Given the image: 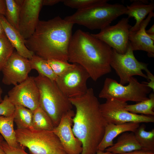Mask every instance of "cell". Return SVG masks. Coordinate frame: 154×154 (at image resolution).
<instances>
[{
    "label": "cell",
    "mask_w": 154,
    "mask_h": 154,
    "mask_svg": "<svg viewBox=\"0 0 154 154\" xmlns=\"http://www.w3.org/2000/svg\"><path fill=\"white\" fill-rule=\"evenodd\" d=\"M126 7L127 10L125 14L128 15L129 18L133 17L136 20L135 24L131 27L129 30L133 31L138 29L146 16L153 12L154 3L153 1L149 3L146 1L136 0L133 1L131 4Z\"/></svg>",
    "instance_id": "obj_19"
},
{
    "label": "cell",
    "mask_w": 154,
    "mask_h": 154,
    "mask_svg": "<svg viewBox=\"0 0 154 154\" xmlns=\"http://www.w3.org/2000/svg\"><path fill=\"white\" fill-rule=\"evenodd\" d=\"M3 93V90L0 86V103L3 100L2 98V94Z\"/></svg>",
    "instance_id": "obj_40"
},
{
    "label": "cell",
    "mask_w": 154,
    "mask_h": 154,
    "mask_svg": "<svg viewBox=\"0 0 154 154\" xmlns=\"http://www.w3.org/2000/svg\"><path fill=\"white\" fill-rule=\"evenodd\" d=\"M148 64L139 61L136 58L129 42L127 49L123 54L119 53L112 49L110 65L115 70L120 78L121 84L128 83L134 76L143 77L148 80L147 77L143 72L148 71Z\"/></svg>",
    "instance_id": "obj_8"
},
{
    "label": "cell",
    "mask_w": 154,
    "mask_h": 154,
    "mask_svg": "<svg viewBox=\"0 0 154 154\" xmlns=\"http://www.w3.org/2000/svg\"><path fill=\"white\" fill-rule=\"evenodd\" d=\"M75 114L71 110L64 114L52 131L58 138L67 154H81L82 151V144L75 136L72 129Z\"/></svg>",
    "instance_id": "obj_14"
},
{
    "label": "cell",
    "mask_w": 154,
    "mask_h": 154,
    "mask_svg": "<svg viewBox=\"0 0 154 154\" xmlns=\"http://www.w3.org/2000/svg\"><path fill=\"white\" fill-rule=\"evenodd\" d=\"M69 99L76 108L72 129L82 144L81 154H96L108 124L101 113L99 102L92 88L80 96Z\"/></svg>",
    "instance_id": "obj_1"
},
{
    "label": "cell",
    "mask_w": 154,
    "mask_h": 154,
    "mask_svg": "<svg viewBox=\"0 0 154 154\" xmlns=\"http://www.w3.org/2000/svg\"><path fill=\"white\" fill-rule=\"evenodd\" d=\"M32 69L36 70L38 74L55 81L57 76L54 73L47 60L34 54L29 59Z\"/></svg>",
    "instance_id": "obj_25"
},
{
    "label": "cell",
    "mask_w": 154,
    "mask_h": 154,
    "mask_svg": "<svg viewBox=\"0 0 154 154\" xmlns=\"http://www.w3.org/2000/svg\"><path fill=\"white\" fill-rule=\"evenodd\" d=\"M3 137L0 135V141L3 140Z\"/></svg>",
    "instance_id": "obj_42"
},
{
    "label": "cell",
    "mask_w": 154,
    "mask_h": 154,
    "mask_svg": "<svg viewBox=\"0 0 154 154\" xmlns=\"http://www.w3.org/2000/svg\"><path fill=\"white\" fill-rule=\"evenodd\" d=\"M14 122L13 114L9 116H0V133L9 146L24 149L17 141Z\"/></svg>",
    "instance_id": "obj_21"
},
{
    "label": "cell",
    "mask_w": 154,
    "mask_h": 154,
    "mask_svg": "<svg viewBox=\"0 0 154 154\" xmlns=\"http://www.w3.org/2000/svg\"><path fill=\"white\" fill-rule=\"evenodd\" d=\"M15 131L17 142L31 154H67L52 131L17 129Z\"/></svg>",
    "instance_id": "obj_6"
},
{
    "label": "cell",
    "mask_w": 154,
    "mask_h": 154,
    "mask_svg": "<svg viewBox=\"0 0 154 154\" xmlns=\"http://www.w3.org/2000/svg\"><path fill=\"white\" fill-rule=\"evenodd\" d=\"M74 24L59 16L39 20L33 34L25 40L27 48L46 60L68 62V52Z\"/></svg>",
    "instance_id": "obj_2"
},
{
    "label": "cell",
    "mask_w": 154,
    "mask_h": 154,
    "mask_svg": "<svg viewBox=\"0 0 154 154\" xmlns=\"http://www.w3.org/2000/svg\"><path fill=\"white\" fill-rule=\"evenodd\" d=\"M154 16L153 12L150 13L140 25L138 29L129 31V40L132 50H142L147 52L150 57L154 56V35L147 34L146 28Z\"/></svg>",
    "instance_id": "obj_16"
},
{
    "label": "cell",
    "mask_w": 154,
    "mask_h": 154,
    "mask_svg": "<svg viewBox=\"0 0 154 154\" xmlns=\"http://www.w3.org/2000/svg\"><path fill=\"white\" fill-rule=\"evenodd\" d=\"M23 0H5V17L8 22L18 30L19 19Z\"/></svg>",
    "instance_id": "obj_26"
},
{
    "label": "cell",
    "mask_w": 154,
    "mask_h": 154,
    "mask_svg": "<svg viewBox=\"0 0 154 154\" xmlns=\"http://www.w3.org/2000/svg\"><path fill=\"white\" fill-rule=\"evenodd\" d=\"M73 66L55 81L62 93L69 98L80 96L87 92V82L90 78L87 71L80 65Z\"/></svg>",
    "instance_id": "obj_10"
},
{
    "label": "cell",
    "mask_w": 154,
    "mask_h": 154,
    "mask_svg": "<svg viewBox=\"0 0 154 154\" xmlns=\"http://www.w3.org/2000/svg\"><path fill=\"white\" fill-rule=\"evenodd\" d=\"M47 61L53 72L57 77L64 74L74 65L73 63L70 64L68 62L57 59H50Z\"/></svg>",
    "instance_id": "obj_30"
},
{
    "label": "cell",
    "mask_w": 154,
    "mask_h": 154,
    "mask_svg": "<svg viewBox=\"0 0 154 154\" xmlns=\"http://www.w3.org/2000/svg\"><path fill=\"white\" fill-rule=\"evenodd\" d=\"M0 154H6L2 149L0 143Z\"/></svg>",
    "instance_id": "obj_41"
},
{
    "label": "cell",
    "mask_w": 154,
    "mask_h": 154,
    "mask_svg": "<svg viewBox=\"0 0 154 154\" xmlns=\"http://www.w3.org/2000/svg\"><path fill=\"white\" fill-rule=\"evenodd\" d=\"M154 94H150L148 99L136 104L127 105L125 109L130 112L135 114H141L143 115L154 116Z\"/></svg>",
    "instance_id": "obj_27"
},
{
    "label": "cell",
    "mask_w": 154,
    "mask_h": 154,
    "mask_svg": "<svg viewBox=\"0 0 154 154\" xmlns=\"http://www.w3.org/2000/svg\"><path fill=\"white\" fill-rule=\"evenodd\" d=\"M1 146L6 154H29L26 153L24 149L15 147L9 146L5 141H0Z\"/></svg>",
    "instance_id": "obj_32"
},
{
    "label": "cell",
    "mask_w": 154,
    "mask_h": 154,
    "mask_svg": "<svg viewBox=\"0 0 154 154\" xmlns=\"http://www.w3.org/2000/svg\"><path fill=\"white\" fill-rule=\"evenodd\" d=\"M32 70L29 59L15 50L2 67V82L7 85H16L25 80Z\"/></svg>",
    "instance_id": "obj_13"
},
{
    "label": "cell",
    "mask_w": 154,
    "mask_h": 154,
    "mask_svg": "<svg viewBox=\"0 0 154 154\" xmlns=\"http://www.w3.org/2000/svg\"><path fill=\"white\" fill-rule=\"evenodd\" d=\"M6 6L5 0H0V15L5 16Z\"/></svg>",
    "instance_id": "obj_36"
},
{
    "label": "cell",
    "mask_w": 154,
    "mask_h": 154,
    "mask_svg": "<svg viewBox=\"0 0 154 154\" xmlns=\"http://www.w3.org/2000/svg\"><path fill=\"white\" fill-rule=\"evenodd\" d=\"M146 125L142 124L134 132L135 138L142 150L154 152V129L145 130Z\"/></svg>",
    "instance_id": "obj_24"
},
{
    "label": "cell",
    "mask_w": 154,
    "mask_h": 154,
    "mask_svg": "<svg viewBox=\"0 0 154 154\" xmlns=\"http://www.w3.org/2000/svg\"><path fill=\"white\" fill-rule=\"evenodd\" d=\"M5 35L1 24L0 22V37Z\"/></svg>",
    "instance_id": "obj_38"
},
{
    "label": "cell",
    "mask_w": 154,
    "mask_h": 154,
    "mask_svg": "<svg viewBox=\"0 0 154 154\" xmlns=\"http://www.w3.org/2000/svg\"><path fill=\"white\" fill-rule=\"evenodd\" d=\"M33 111L21 106H15L14 121L17 129H33L32 127Z\"/></svg>",
    "instance_id": "obj_22"
},
{
    "label": "cell",
    "mask_w": 154,
    "mask_h": 154,
    "mask_svg": "<svg viewBox=\"0 0 154 154\" xmlns=\"http://www.w3.org/2000/svg\"><path fill=\"white\" fill-rule=\"evenodd\" d=\"M112 48L92 34L81 29L72 35L69 44L68 61L82 66L94 81L111 71Z\"/></svg>",
    "instance_id": "obj_3"
},
{
    "label": "cell",
    "mask_w": 154,
    "mask_h": 154,
    "mask_svg": "<svg viewBox=\"0 0 154 154\" xmlns=\"http://www.w3.org/2000/svg\"><path fill=\"white\" fill-rule=\"evenodd\" d=\"M146 76L147 77L149 82H146L147 86L151 88L152 90H154V76L153 74L149 70L146 72Z\"/></svg>",
    "instance_id": "obj_33"
},
{
    "label": "cell",
    "mask_w": 154,
    "mask_h": 154,
    "mask_svg": "<svg viewBox=\"0 0 154 154\" xmlns=\"http://www.w3.org/2000/svg\"><path fill=\"white\" fill-rule=\"evenodd\" d=\"M34 79L39 93V106L50 117L55 127L63 116L72 110L73 105L55 81L39 74Z\"/></svg>",
    "instance_id": "obj_5"
},
{
    "label": "cell",
    "mask_w": 154,
    "mask_h": 154,
    "mask_svg": "<svg viewBox=\"0 0 154 154\" xmlns=\"http://www.w3.org/2000/svg\"><path fill=\"white\" fill-rule=\"evenodd\" d=\"M146 33L148 34L154 35V25L148 30L146 31Z\"/></svg>",
    "instance_id": "obj_37"
},
{
    "label": "cell",
    "mask_w": 154,
    "mask_h": 154,
    "mask_svg": "<svg viewBox=\"0 0 154 154\" xmlns=\"http://www.w3.org/2000/svg\"><path fill=\"white\" fill-rule=\"evenodd\" d=\"M63 0H42V6H52L60 2Z\"/></svg>",
    "instance_id": "obj_34"
},
{
    "label": "cell",
    "mask_w": 154,
    "mask_h": 154,
    "mask_svg": "<svg viewBox=\"0 0 154 154\" xmlns=\"http://www.w3.org/2000/svg\"><path fill=\"white\" fill-rule=\"evenodd\" d=\"M111 153L108 152H104V151L98 150L96 154H111Z\"/></svg>",
    "instance_id": "obj_39"
},
{
    "label": "cell",
    "mask_w": 154,
    "mask_h": 154,
    "mask_svg": "<svg viewBox=\"0 0 154 154\" xmlns=\"http://www.w3.org/2000/svg\"><path fill=\"white\" fill-rule=\"evenodd\" d=\"M15 49L5 35L0 37V70L12 55Z\"/></svg>",
    "instance_id": "obj_28"
},
{
    "label": "cell",
    "mask_w": 154,
    "mask_h": 154,
    "mask_svg": "<svg viewBox=\"0 0 154 154\" xmlns=\"http://www.w3.org/2000/svg\"><path fill=\"white\" fill-rule=\"evenodd\" d=\"M42 6V0H23L18 31L25 40L29 38L34 33Z\"/></svg>",
    "instance_id": "obj_15"
},
{
    "label": "cell",
    "mask_w": 154,
    "mask_h": 154,
    "mask_svg": "<svg viewBox=\"0 0 154 154\" xmlns=\"http://www.w3.org/2000/svg\"><path fill=\"white\" fill-rule=\"evenodd\" d=\"M121 154H154V152L143 150H139Z\"/></svg>",
    "instance_id": "obj_35"
},
{
    "label": "cell",
    "mask_w": 154,
    "mask_h": 154,
    "mask_svg": "<svg viewBox=\"0 0 154 154\" xmlns=\"http://www.w3.org/2000/svg\"><path fill=\"white\" fill-rule=\"evenodd\" d=\"M106 0H63L65 6L77 10L82 9L104 2Z\"/></svg>",
    "instance_id": "obj_29"
},
{
    "label": "cell",
    "mask_w": 154,
    "mask_h": 154,
    "mask_svg": "<svg viewBox=\"0 0 154 154\" xmlns=\"http://www.w3.org/2000/svg\"><path fill=\"white\" fill-rule=\"evenodd\" d=\"M32 127L34 130L52 131L55 126L50 117L39 106L33 111Z\"/></svg>",
    "instance_id": "obj_23"
},
{
    "label": "cell",
    "mask_w": 154,
    "mask_h": 154,
    "mask_svg": "<svg viewBox=\"0 0 154 154\" xmlns=\"http://www.w3.org/2000/svg\"><path fill=\"white\" fill-rule=\"evenodd\" d=\"M111 154H115L113 153H111Z\"/></svg>",
    "instance_id": "obj_43"
},
{
    "label": "cell",
    "mask_w": 154,
    "mask_h": 154,
    "mask_svg": "<svg viewBox=\"0 0 154 154\" xmlns=\"http://www.w3.org/2000/svg\"><path fill=\"white\" fill-rule=\"evenodd\" d=\"M106 0L86 8L77 10L64 19L90 30H101L110 25L118 17L125 14L126 7L119 3L110 4Z\"/></svg>",
    "instance_id": "obj_4"
},
{
    "label": "cell",
    "mask_w": 154,
    "mask_h": 154,
    "mask_svg": "<svg viewBox=\"0 0 154 154\" xmlns=\"http://www.w3.org/2000/svg\"><path fill=\"white\" fill-rule=\"evenodd\" d=\"M128 84L124 86L113 79L106 78L99 97L106 100L114 99L125 102L131 101L137 103L148 98L147 95L152 89L147 86L146 82L140 83L132 77Z\"/></svg>",
    "instance_id": "obj_7"
},
{
    "label": "cell",
    "mask_w": 154,
    "mask_h": 154,
    "mask_svg": "<svg viewBox=\"0 0 154 154\" xmlns=\"http://www.w3.org/2000/svg\"><path fill=\"white\" fill-rule=\"evenodd\" d=\"M8 98L15 106H21L33 111L39 105V93L34 77L29 76L8 92Z\"/></svg>",
    "instance_id": "obj_12"
},
{
    "label": "cell",
    "mask_w": 154,
    "mask_h": 154,
    "mask_svg": "<svg viewBox=\"0 0 154 154\" xmlns=\"http://www.w3.org/2000/svg\"><path fill=\"white\" fill-rule=\"evenodd\" d=\"M139 125V123L133 122L119 124L108 123L103 138L98 146V150L104 151L113 145V140L118 135L126 132L134 133Z\"/></svg>",
    "instance_id": "obj_18"
},
{
    "label": "cell",
    "mask_w": 154,
    "mask_h": 154,
    "mask_svg": "<svg viewBox=\"0 0 154 154\" xmlns=\"http://www.w3.org/2000/svg\"><path fill=\"white\" fill-rule=\"evenodd\" d=\"M139 150H142V148L136 139L134 133L126 132L121 133L115 143L105 150L112 153L121 154Z\"/></svg>",
    "instance_id": "obj_20"
},
{
    "label": "cell",
    "mask_w": 154,
    "mask_h": 154,
    "mask_svg": "<svg viewBox=\"0 0 154 154\" xmlns=\"http://www.w3.org/2000/svg\"><path fill=\"white\" fill-rule=\"evenodd\" d=\"M15 106L5 95L3 101L0 103V116H9L13 114Z\"/></svg>",
    "instance_id": "obj_31"
},
{
    "label": "cell",
    "mask_w": 154,
    "mask_h": 154,
    "mask_svg": "<svg viewBox=\"0 0 154 154\" xmlns=\"http://www.w3.org/2000/svg\"><path fill=\"white\" fill-rule=\"evenodd\" d=\"M0 22L6 36L16 52L25 58H31L34 54L27 48L25 40L18 31L8 22L3 15H0Z\"/></svg>",
    "instance_id": "obj_17"
},
{
    "label": "cell",
    "mask_w": 154,
    "mask_h": 154,
    "mask_svg": "<svg viewBox=\"0 0 154 154\" xmlns=\"http://www.w3.org/2000/svg\"><path fill=\"white\" fill-rule=\"evenodd\" d=\"M129 19L123 18L116 24L110 25L101 30L99 33L92 35L117 52L124 54L129 42V30L131 26L129 24Z\"/></svg>",
    "instance_id": "obj_11"
},
{
    "label": "cell",
    "mask_w": 154,
    "mask_h": 154,
    "mask_svg": "<svg viewBox=\"0 0 154 154\" xmlns=\"http://www.w3.org/2000/svg\"><path fill=\"white\" fill-rule=\"evenodd\" d=\"M127 103L114 99L106 100L100 104L101 113L107 123L119 124L129 122L153 123L154 116L139 115L126 110Z\"/></svg>",
    "instance_id": "obj_9"
}]
</instances>
